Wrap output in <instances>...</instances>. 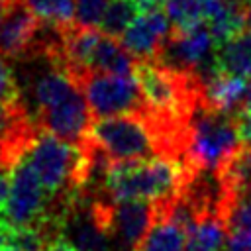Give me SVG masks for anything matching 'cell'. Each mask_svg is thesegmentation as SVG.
<instances>
[{
	"instance_id": "cell-1",
	"label": "cell",
	"mask_w": 251,
	"mask_h": 251,
	"mask_svg": "<svg viewBox=\"0 0 251 251\" xmlns=\"http://www.w3.org/2000/svg\"><path fill=\"white\" fill-rule=\"evenodd\" d=\"M192 175L194 173L186 167V163L176 157L112 161L96 198L112 202H165L176 198Z\"/></svg>"
},
{
	"instance_id": "cell-2",
	"label": "cell",
	"mask_w": 251,
	"mask_h": 251,
	"mask_svg": "<svg viewBox=\"0 0 251 251\" xmlns=\"http://www.w3.org/2000/svg\"><path fill=\"white\" fill-rule=\"evenodd\" d=\"M84 139L110 161L171 157L163 133L145 112L96 118Z\"/></svg>"
},
{
	"instance_id": "cell-3",
	"label": "cell",
	"mask_w": 251,
	"mask_h": 251,
	"mask_svg": "<svg viewBox=\"0 0 251 251\" xmlns=\"http://www.w3.org/2000/svg\"><path fill=\"white\" fill-rule=\"evenodd\" d=\"M241 145L235 116L202 104L188 120L182 161L192 173H218Z\"/></svg>"
},
{
	"instance_id": "cell-4",
	"label": "cell",
	"mask_w": 251,
	"mask_h": 251,
	"mask_svg": "<svg viewBox=\"0 0 251 251\" xmlns=\"http://www.w3.org/2000/svg\"><path fill=\"white\" fill-rule=\"evenodd\" d=\"M53 198L43 188L33 167L22 155L12 167L10 196L2 214V224L8 227H29L49 224Z\"/></svg>"
},
{
	"instance_id": "cell-5",
	"label": "cell",
	"mask_w": 251,
	"mask_h": 251,
	"mask_svg": "<svg viewBox=\"0 0 251 251\" xmlns=\"http://www.w3.org/2000/svg\"><path fill=\"white\" fill-rule=\"evenodd\" d=\"M94 118L145 112L135 75L88 73L78 78Z\"/></svg>"
},
{
	"instance_id": "cell-6",
	"label": "cell",
	"mask_w": 251,
	"mask_h": 251,
	"mask_svg": "<svg viewBox=\"0 0 251 251\" xmlns=\"http://www.w3.org/2000/svg\"><path fill=\"white\" fill-rule=\"evenodd\" d=\"M216 49L218 41L212 35L208 24L202 22L186 29L173 27L157 61L204 76L216 71Z\"/></svg>"
},
{
	"instance_id": "cell-7",
	"label": "cell",
	"mask_w": 251,
	"mask_h": 251,
	"mask_svg": "<svg viewBox=\"0 0 251 251\" xmlns=\"http://www.w3.org/2000/svg\"><path fill=\"white\" fill-rule=\"evenodd\" d=\"M45 22L24 0H8L0 18V53L8 59H27L39 47Z\"/></svg>"
},
{
	"instance_id": "cell-8",
	"label": "cell",
	"mask_w": 251,
	"mask_h": 251,
	"mask_svg": "<svg viewBox=\"0 0 251 251\" xmlns=\"http://www.w3.org/2000/svg\"><path fill=\"white\" fill-rule=\"evenodd\" d=\"M171 20L165 12H139L124 29L122 43L137 59H157L171 35Z\"/></svg>"
},
{
	"instance_id": "cell-9",
	"label": "cell",
	"mask_w": 251,
	"mask_h": 251,
	"mask_svg": "<svg viewBox=\"0 0 251 251\" xmlns=\"http://www.w3.org/2000/svg\"><path fill=\"white\" fill-rule=\"evenodd\" d=\"M247 78L224 71H212L202 76V104L220 112L235 114L245 100Z\"/></svg>"
},
{
	"instance_id": "cell-10",
	"label": "cell",
	"mask_w": 251,
	"mask_h": 251,
	"mask_svg": "<svg viewBox=\"0 0 251 251\" xmlns=\"http://www.w3.org/2000/svg\"><path fill=\"white\" fill-rule=\"evenodd\" d=\"M226 251H251V190L233 194L224 204Z\"/></svg>"
},
{
	"instance_id": "cell-11",
	"label": "cell",
	"mask_w": 251,
	"mask_h": 251,
	"mask_svg": "<svg viewBox=\"0 0 251 251\" xmlns=\"http://www.w3.org/2000/svg\"><path fill=\"white\" fill-rule=\"evenodd\" d=\"M155 206L157 218L139 243L137 251H182L186 241V226L167 214L157 202Z\"/></svg>"
},
{
	"instance_id": "cell-12",
	"label": "cell",
	"mask_w": 251,
	"mask_h": 251,
	"mask_svg": "<svg viewBox=\"0 0 251 251\" xmlns=\"http://www.w3.org/2000/svg\"><path fill=\"white\" fill-rule=\"evenodd\" d=\"M182 251H226V220L218 212L198 216L186 229Z\"/></svg>"
},
{
	"instance_id": "cell-13",
	"label": "cell",
	"mask_w": 251,
	"mask_h": 251,
	"mask_svg": "<svg viewBox=\"0 0 251 251\" xmlns=\"http://www.w3.org/2000/svg\"><path fill=\"white\" fill-rule=\"evenodd\" d=\"M216 71L237 76H251V27L220 43L216 49Z\"/></svg>"
},
{
	"instance_id": "cell-14",
	"label": "cell",
	"mask_w": 251,
	"mask_h": 251,
	"mask_svg": "<svg viewBox=\"0 0 251 251\" xmlns=\"http://www.w3.org/2000/svg\"><path fill=\"white\" fill-rule=\"evenodd\" d=\"M165 14L175 29H186L206 22L208 0H165Z\"/></svg>"
},
{
	"instance_id": "cell-15",
	"label": "cell",
	"mask_w": 251,
	"mask_h": 251,
	"mask_svg": "<svg viewBox=\"0 0 251 251\" xmlns=\"http://www.w3.org/2000/svg\"><path fill=\"white\" fill-rule=\"evenodd\" d=\"M33 14L51 25H71L75 24L76 0H24Z\"/></svg>"
},
{
	"instance_id": "cell-16",
	"label": "cell",
	"mask_w": 251,
	"mask_h": 251,
	"mask_svg": "<svg viewBox=\"0 0 251 251\" xmlns=\"http://www.w3.org/2000/svg\"><path fill=\"white\" fill-rule=\"evenodd\" d=\"M135 16H137V10H135L133 0H110L98 27L104 33L118 37L124 33V29L129 25V22Z\"/></svg>"
},
{
	"instance_id": "cell-17",
	"label": "cell",
	"mask_w": 251,
	"mask_h": 251,
	"mask_svg": "<svg viewBox=\"0 0 251 251\" xmlns=\"http://www.w3.org/2000/svg\"><path fill=\"white\" fill-rule=\"evenodd\" d=\"M0 106L16 110L24 108L25 100L22 96V88L14 75V69L4 53H0Z\"/></svg>"
},
{
	"instance_id": "cell-18",
	"label": "cell",
	"mask_w": 251,
	"mask_h": 251,
	"mask_svg": "<svg viewBox=\"0 0 251 251\" xmlns=\"http://www.w3.org/2000/svg\"><path fill=\"white\" fill-rule=\"evenodd\" d=\"M108 2L110 0H76V10H75L76 24L88 25V27H98Z\"/></svg>"
},
{
	"instance_id": "cell-19",
	"label": "cell",
	"mask_w": 251,
	"mask_h": 251,
	"mask_svg": "<svg viewBox=\"0 0 251 251\" xmlns=\"http://www.w3.org/2000/svg\"><path fill=\"white\" fill-rule=\"evenodd\" d=\"M233 116H235V126H237V133H239L241 143L245 147H251V106L239 108Z\"/></svg>"
},
{
	"instance_id": "cell-20",
	"label": "cell",
	"mask_w": 251,
	"mask_h": 251,
	"mask_svg": "<svg viewBox=\"0 0 251 251\" xmlns=\"http://www.w3.org/2000/svg\"><path fill=\"white\" fill-rule=\"evenodd\" d=\"M10 184H12V167L0 161V220L10 196Z\"/></svg>"
},
{
	"instance_id": "cell-21",
	"label": "cell",
	"mask_w": 251,
	"mask_h": 251,
	"mask_svg": "<svg viewBox=\"0 0 251 251\" xmlns=\"http://www.w3.org/2000/svg\"><path fill=\"white\" fill-rule=\"evenodd\" d=\"M45 251H76V247H75L63 233H59V235H55V237L49 239Z\"/></svg>"
},
{
	"instance_id": "cell-22",
	"label": "cell",
	"mask_w": 251,
	"mask_h": 251,
	"mask_svg": "<svg viewBox=\"0 0 251 251\" xmlns=\"http://www.w3.org/2000/svg\"><path fill=\"white\" fill-rule=\"evenodd\" d=\"M137 14L139 12H155L165 6V0H133Z\"/></svg>"
},
{
	"instance_id": "cell-23",
	"label": "cell",
	"mask_w": 251,
	"mask_h": 251,
	"mask_svg": "<svg viewBox=\"0 0 251 251\" xmlns=\"http://www.w3.org/2000/svg\"><path fill=\"white\" fill-rule=\"evenodd\" d=\"M243 106H251V76L247 78V88H245V100H243ZM241 106V108H243Z\"/></svg>"
},
{
	"instance_id": "cell-24",
	"label": "cell",
	"mask_w": 251,
	"mask_h": 251,
	"mask_svg": "<svg viewBox=\"0 0 251 251\" xmlns=\"http://www.w3.org/2000/svg\"><path fill=\"white\" fill-rule=\"evenodd\" d=\"M231 2L239 8H243L245 12H251V0H231Z\"/></svg>"
},
{
	"instance_id": "cell-25",
	"label": "cell",
	"mask_w": 251,
	"mask_h": 251,
	"mask_svg": "<svg viewBox=\"0 0 251 251\" xmlns=\"http://www.w3.org/2000/svg\"><path fill=\"white\" fill-rule=\"evenodd\" d=\"M6 2H8V0H0V18H2V14H4V8H6Z\"/></svg>"
},
{
	"instance_id": "cell-26",
	"label": "cell",
	"mask_w": 251,
	"mask_h": 251,
	"mask_svg": "<svg viewBox=\"0 0 251 251\" xmlns=\"http://www.w3.org/2000/svg\"><path fill=\"white\" fill-rule=\"evenodd\" d=\"M0 251H14V249H10V247H2Z\"/></svg>"
}]
</instances>
